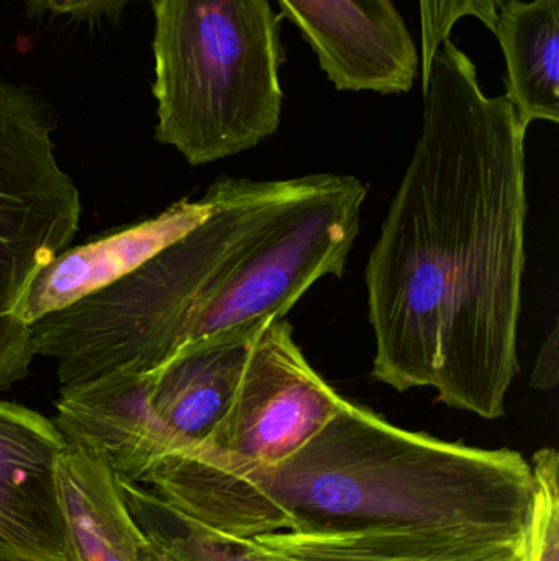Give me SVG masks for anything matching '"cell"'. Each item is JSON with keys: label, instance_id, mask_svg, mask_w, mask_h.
Segmentation results:
<instances>
[{"label": "cell", "instance_id": "1", "mask_svg": "<svg viewBox=\"0 0 559 561\" xmlns=\"http://www.w3.org/2000/svg\"><path fill=\"white\" fill-rule=\"evenodd\" d=\"M422 89V131L368 262L371 375L494 421L521 371L528 127L452 38Z\"/></svg>", "mask_w": 559, "mask_h": 561}, {"label": "cell", "instance_id": "2", "mask_svg": "<svg viewBox=\"0 0 559 561\" xmlns=\"http://www.w3.org/2000/svg\"><path fill=\"white\" fill-rule=\"evenodd\" d=\"M199 226L62 310L91 376L151 373L216 343L253 340L325 276H343L368 186L348 174L222 178Z\"/></svg>", "mask_w": 559, "mask_h": 561}, {"label": "cell", "instance_id": "3", "mask_svg": "<svg viewBox=\"0 0 559 561\" xmlns=\"http://www.w3.org/2000/svg\"><path fill=\"white\" fill-rule=\"evenodd\" d=\"M144 484L223 536L420 527L522 542L535 478L524 455L391 424L345 399L307 444L272 465L161 460Z\"/></svg>", "mask_w": 559, "mask_h": 561}, {"label": "cell", "instance_id": "4", "mask_svg": "<svg viewBox=\"0 0 559 561\" xmlns=\"http://www.w3.org/2000/svg\"><path fill=\"white\" fill-rule=\"evenodd\" d=\"M154 19L160 144L200 167L278 130L286 55L269 0H154Z\"/></svg>", "mask_w": 559, "mask_h": 561}, {"label": "cell", "instance_id": "5", "mask_svg": "<svg viewBox=\"0 0 559 561\" xmlns=\"http://www.w3.org/2000/svg\"><path fill=\"white\" fill-rule=\"evenodd\" d=\"M55 128L36 92L0 82V392L26 378L35 358L26 294L81 224V194L56 158Z\"/></svg>", "mask_w": 559, "mask_h": 561}, {"label": "cell", "instance_id": "6", "mask_svg": "<svg viewBox=\"0 0 559 561\" xmlns=\"http://www.w3.org/2000/svg\"><path fill=\"white\" fill-rule=\"evenodd\" d=\"M345 399L308 365L292 325L269 323L253 343L229 412L209 440L180 454L222 465H272L321 432Z\"/></svg>", "mask_w": 559, "mask_h": 561}, {"label": "cell", "instance_id": "7", "mask_svg": "<svg viewBox=\"0 0 559 561\" xmlns=\"http://www.w3.org/2000/svg\"><path fill=\"white\" fill-rule=\"evenodd\" d=\"M338 91L406 94L420 56L393 0H278Z\"/></svg>", "mask_w": 559, "mask_h": 561}, {"label": "cell", "instance_id": "8", "mask_svg": "<svg viewBox=\"0 0 559 561\" xmlns=\"http://www.w3.org/2000/svg\"><path fill=\"white\" fill-rule=\"evenodd\" d=\"M66 445L55 422L0 401V560H71L56 484Z\"/></svg>", "mask_w": 559, "mask_h": 561}, {"label": "cell", "instance_id": "9", "mask_svg": "<svg viewBox=\"0 0 559 561\" xmlns=\"http://www.w3.org/2000/svg\"><path fill=\"white\" fill-rule=\"evenodd\" d=\"M154 373L115 371L61 388L55 425L66 442L101 455L115 474L144 484L176 451L151 405Z\"/></svg>", "mask_w": 559, "mask_h": 561}, {"label": "cell", "instance_id": "10", "mask_svg": "<svg viewBox=\"0 0 559 561\" xmlns=\"http://www.w3.org/2000/svg\"><path fill=\"white\" fill-rule=\"evenodd\" d=\"M209 213L207 196L183 199L153 219L102 233L84 245L66 250L33 280L23 304V320L32 327L48 313L125 278L199 226Z\"/></svg>", "mask_w": 559, "mask_h": 561}, {"label": "cell", "instance_id": "11", "mask_svg": "<svg viewBox=\"0 0 559 561\" xmlns=\"http://www.w3.org/2000/svg\"><path fill=\"white\" fill-rule=\"evenodd\" d=\"M255 340L193 350L151 371V405L173 440L174 454L206 444L225 417Z\"/></svg>", "mask_w": 559, "mask_h": 561}, {"label": "cell", "instance_id": "12", "mask_svg": "<svg viewBox=\"0 0 559 561\" xmlns=\"http://www.w3.org/2000/svg\"><path fill=\"white\" fill-rule=\"evenodd\" d=\"M56 484L71 561H140L143 533L121 497L118 474L101 455L68 442Z\"/></svg>", "mask_w": 559, "mask_h": 561}, {"label": "cell", "instance_id": "13", "mask_svg": "<svg viewBox=\"0 0 559 561\" xmlns=\"http://www.w3.org/2000/svg\"><path fill=\"white\" fill-rule=\"evenodd\" d=\"M256 543L286 561H521L522 542L420 527L354 533H275Z\"/></svg>", "mask_w": 559, "mask_h": 561}, {"label": "cell", "instance_id": "14", "mask_svg": "<svg viewBox=\"0 0 559 561\" xmlns=\"http://www.w3.org/2000/svg\"><path fill=\"white\" fill-rule=\"evenodd\" d=\"M494 33L508 65L505 98L522 124H558L559 0H512L499 12Z\"/></svg>", "mask_w": 559, "mask_h": 561}, {"label": "cell", "instance_id": "15", "mask_svg": "<svg viewBox=\"0 0 559 561\" xmlns=\"http://www.w3.org/2000/svg\"><path fill=\"white\" fill-rule=\"evenodd\" d=\"M118 486L143 536L176 561H286L255 540L223 536L202 526L143 484L118 477Z\"/></svg>", "mask_w": 559, "mask_h": 561}, {"label": "cell", "instance_id": "16", "mask_svg": "<svg viewBox=\"0 0 559 561\" xmlns=\"http://www.w3.org/2000/svg\"><path fill=\"white\" fill-rule=\"evenodd\" d=\"M535 494L521 546V561H559V455L540 448L532 460Z\"/></svg>", "mask_w": 559, "mask_h": 561}, {"label": "cell", "instance_id": "17", "mask_svg": "<svg viewBox=\"0 0 559 561\" xmlns=\"http://www.w3.org/2000/svg\"><path fill=\"white\" fill-rule=\"evenodd\" d=\"M512 0H419L420 32H422V78L429 72L436 49L442 46L456 23L475 16L492 33L499 12Z\"/></svg>", "mask_w": 559, "mask_h": 561}, {"label": "cell", "instance_id": "18", "mask_svg": "<svg viewBox=\"0 0 559 561\" xmlns=\"http://www.w3.org/2000/svg\"><path fill=\"white\" fill-rule=\"evenodd\" d=\"M32 9L55 15L95 20L118 15L131 0H25Z\"/></svg>", "mask_w": 559, "mask_h": 561}, {"label": "cell", "instance_id": "19", "mask_svg": "<svg viewBox=\"0 0 559 561\" xmlns=\"http://www.w3.org/2000/svg\"><path fill=\"white\" fill-rule=\"evenodd\" d=\"M559 379V329L555 323L551 332L545 339L532 371V388L538 391H554Z\"/></svg>", "mask_w": 559, "mask_h": 561}, {"label": "cell", "instance_id": "20", "mask_svg": "<svg viewBox=\"0 0 559 561\" xmlns=\"http://www.w3.org/2000/svg\"><path fill=\"white\" fill-rule=\"evenodd\" d=\"M138 557H140V561H176L173 557L167 556L164 550H161L160 547L150 542L147 537H144L143 543H141L140 550H138Z\"/></svg>", "mask_w": 559, "mask_h": 561}, {"label": "cell", "instance_id": "21", "mask_svg": "<svg viewBox=\"0 0 559 561\" xmlns=\"http://www.w3.org/2000/svg\"><path fill=\"white\" fill-rule=\"evenodd\" d=\"M0 561H12V560H0ZM15 561H23V560H15ZM71 561V560H69Z\"/></svg>", "mask_w": 559, "mask_h": 561}]
</instances>
